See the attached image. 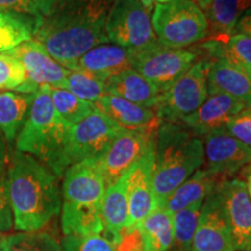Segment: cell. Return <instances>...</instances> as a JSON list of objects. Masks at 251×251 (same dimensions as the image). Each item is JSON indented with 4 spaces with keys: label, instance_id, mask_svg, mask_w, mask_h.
I'll list each match as a JSON object with an SVG mask.
<instances>
[{
    "label": "cell",
    "instance_id": "47",
    "mask_svg": "<svg viewBox=\"0 0 251 251\" xmlns=\"http://www.w3.org/2000/svg\"><path fill=\"white\" fill-rule=\"evenodd\" d=\"M248 251H251V243H250V247H249V250H248Z\"/></svg>",
    "mask_w": 251,
    "mask_h": 251
},
{
    "label": "cell",
    "instance_id": "26",
    "mask_svg": "<svg viewBox=\"0 0 251 251\" xmlns=\"http://www.w3.org/2000/svg\"><path fill=\"white\" fill-rule=\"evenodd\" d=\"M41 18L0 9V52L11 51L21 43L33 40Z\"/></svg>",
    "mask_w": 251,
    "mask_h": 251
},
{
    "label": "cell",
    "instance_id": "16",
    "mask_svg": "<svg viewBox=\"0 0 251 251\" xmlns=\"http://www.w3.org/2000/svg\"><path fill=\"white\" fill-rule=\"evenodd\" d=\"M218 186L202 203L191 251H235Z\"/></svg>",
    "mask_w": 251,
    "mask_h": 251
},
{
    "label": "cell",
    "instance_id": "5",
    "mask_svg": "<svg viewBox=\"0 0 251 251\" xmlns=\"http://www.w3.org/2000/svg\"><path fill=\"white\" fill-rule=\"evenodd\" d=\"M151 23L156 39L170 48L184 49L208 35L206 15L193 0L157 4Z\"/></svg>",
    "mask_w": 251,
    "mask_h": 251
},
{
    "label": "cell",
    "instance_id": "45",
    "mask_svg": "<svg viewBox=\"0 0 251 251\" xmlns=\"http://www.w3.org/2000/svg\"><path fill=\"white\" fill-rule=\"evenodd\" d=\"M5 238L6 236L4 235V233H0V251H2V246H4Z\"/></svg>",
    "mask_w": 251,
    "mask_h": 251
},
{
    "label": "cell",
    "instance_id": "3",
    "mask_svg": "<svg viewBox=\"0 0 251 251\" xmlns=\"http://www.w3.org/2000/svg\"><path fill=\"white\" fill-rule=\"evenodd\" d=\"M203 142L179 122H162L156 133L152 186L157 206L203 164Z\"/></svg>",
    "mask_w": 251,
    "mask_h": 251
},
{
    "label": "cell",
    "instance_id": "12",
    "mask_svg": "<svg viewBox=\"0 0 251 251\" xmlns=\"http://www.w3.org/2000/svg\"><path fill=\"white\" fill-rule=\"evenodd\" d=\"M8 52L23 63L26 71L27 81L20 93L34 94L42 86L63 89L69 70L56 62L37 41H27Z\"/></svg>",
    "mask_w": 251,
    "mask_h": 251
},
{
    "label": "cell",
    "instance_id": "32",
    "mask_svg": "<svg viewBox=\"0 0 251 251\" xmlns=\"http://www.w3.org/2000/svg\"><path fill=\"white\" fill-rule=\"evenodd\" d=\"M2 251H62V246L48 233L19 231L6 236Z\"/></svg>",
    "mask_w": 251,
    "mask_h": 251
},
{
    "label": "cell",
    "instance_id": "1",
    "mask_svg": "<svg viewBox=\"0 0 251 251\" xmlns=\"http://www.w3.org/2000/svg\"><path fill=\"white\" fill-rule=\"evenodd\" d=\"M114 0H57L34 36L59 64L74 70L81 56L107 43L106 20Z\"/></svg>",
    "mask_w": 251,
    "mask_h": 251
},
{
    "label": "cell",
    "instance_id": "14",
    "mask_svg": "<svg viewBox=\"0 0 251 251\" xmlns=\"http://www.w3.org/2000/svg\"><path fill=\"white\" fill-rule=\"evenodd\" d=\"M219 192L235 251H248L251 243V200L241 178L219 184Z\"/></svg>",
    "mask_w": 251,
    "mask_h": 251
},
{
    "label": "cell",
    "instance_id": "24",
    "mask_svg": "<svg viewBox=\"0 0 251 251\" xmlns=\"http://www.w3.org/2000/svg\"><path fill=\"white\" fill-rule=\"evenodd\" d=\"M142 235L143 251H171L174 247L172 215L163 206H157L137 226Z\"/></svg>",
    "mask_w": 251,
    "mask_h": 251
},
{
    "label": "cell",
    "instance_id": "7",
    "mask_svg": "<svg viewBox=\"0 0 251 251\" xmlns=\"http://www.w3.org/2000/svg\"><path fill=\"white\" fill-rule=\"evenodd\" d=\"M209 67L211 58L199 59L161 93L155 112L162 122H179L202 105L208 96L207 78Z\"/></svg>",
    "mask_w": 251,
    "mask_h": 251
},
{
    "label": "cell",
    "instance_id": "31",
    "mask_svg": "<svg viewBox=\"0 0 251 251\" xmlns=\"http://www.w3.org/2000/svg\"><path fill=\"white\" fill-rule=\"evenodd\" d=\"M106 79L83 70H69L63 89L70 91L78 98L96 102L106 94Z\"/></svg>",
    "mask_w": 251,
    "mask_h": 251
},
{
    "label": "cell",
    "instance_id": "40",
    "mask_svg": "<svg viewBox=\"0 0 251 251\" xmlns=\"http://www.w3.org/2000/svg\"><path fill=\"white\" fill-rule=\"evenodd\" d=\"M40 17H47L55 7L57 0H33Z\"/></svg>",
    "mask_w": 251,
    "mask_h": 251
},
{
    "label": "cell",
    "instance_id": "23",
    "mask_svg": "<svg viewBox=\"0 0 251 251\" xmlns=\"http://www.w3.org/2000/svg\"><path fill=\"white\" fill-rule=\"evenodd\" d=\"M224 180L226 179L218 177L207 169H199L176 188L162 206L172 215L193 203L203 202Z\"/></svg>",
    "mask_w": 251,
    "mask_h": 251
},
{
    "label": "cell",
    "instance_id": "22",
    "mask_svg": "<svg viewBox=\"0 0 251 251\" xmlns=\"http://www.w3.org/2000/svg\"><path fill=\"white\" fill-rule=\"evenodd\" d=\"M106 93L151 109L156 107L161 96L158 90L133 68L109 78L106 81Z\"/></svg>",
    "mask_w": 251,
    "mask_h": 251
},
{
    "label": "cell",
    "instance_id": "42",
    "mask_svg": "<svg viewBox=\"0 0 251 251\" xmlns=\"http://www.w3.org/2000/svg\"><path fill=\"white\" fill-rule=\"evenodd\" d=\"M194 2L198 5V7L200 9H202V11H206L207 8L209 7V5L212 4L213 0H193Z\"/></svg>",
    "mask_w": 251,
    "mask_h": 251
},
{
    "label": "cell",
    "instance_id": "21",
    "mask_svg": "<svg viewBox=\"0 0 251 251\" xmlns=\"http://www.w3.org/2000/svg\"><path fill=\"white\" fill-rule=\"evenodd\" d=\"M130 67V49L102 43L78 59L74 70H83L108 80Z\"/></svg>",
    "mask_w": 251,
    "mask_h": 251
},
{
    "label": "cell",
    "instance_id": "34",
    "mask_svg": "<svg viewBox=\"0 0 251 251\" xmlns=\"http://www.w3.org/2000/svg\"><path fill=\"white\" fill-rule=\"evenodd\" d=\"M62 251H115V248L103 235H70L63 240Z\"/></svg>",
    "mask_w": 251,
    "mask_h": 251
},
{
    "label": "cell",
    "instance_id": "33",
    "mask_svg": "<svg viewBox=\"0 0 251 251\" xmlns=\"http://www.w3.org/2000/svg\"><path fill=\"white\" fill-rule=\"evenodd\" d=\"M26 81L23 63L8 51L0 54V91L14 90L20 93Z\"/></svg>",
    "mask_w": 251,
    "mask_h": 251
},
{
    "label": "cell",
    "instance_id": "8",
    "mask_svg": "<svg viewBox=\"0 0 251 251\" xmlns=\"http://www.w3.org/2000/svg\"><path fill=\"white\" fill-rule=\"evenodd\" d=\"M151 8L141 0H114L106 20L108 41L124 48H140L156 40Z\"/></svg>",
    "mask_w": 251,
    "mask_h": 251
},
{
    "label": "cell",
    "instance_id": "48",
    "mask_svg": "<svg viewBox=\"0 0 251 251\" xmlns=\"http://www.w3.org/2000/svg\"><path fill=\"white\" fill-rule=\"evenodd\" d=\"M249 75H250V79H251V70L249 71Z\"/></svg>",
    "mask_w": 251,
    "mask_h": 251
},
{
    "label": "cell",
    "instance_id": "30",
    "mask_svg": "<svg viewBox=\"0 0 251 251\" xmlns=\"http://www.w3.org/2000/svg\"><path fill=\"white\" fill-rule=\"evenodd\" d=\"M203 202L193 203L172 214L174 225V247L171 251H191L193 237L199 224Z\"/></svg>",
    "mask_w": 251,
    "mask_h": 251
},
{
    "label": "cell",
    "instance_id": "38",
    "mask_svg": "<svg viewBox=\"0 0 251 251\" xmlns=\"http://www.w3.org/2000/svg\"><path fill=\"white\" fill-rule=\"evenodd\" d=\"M0 9L40 17L33 0H0Z\"/></svg>",
    "mask_w": 251,
    "mask_h": 251
},
{
    "label": "cell",
    "instance_id": "46",
    "mask_svg": "<svg viewBox=\"0 0 251 251\" xmlns=\"http://www.w3.org/2000/svg\"><path fill=\"white\" fill-rule=\"evenodd\" d=\"M156 1H158V4H164V2H169L171 0H156Z\"/></svg>",
    "mask_w": 251,
    "mask_h": 251
},
{
    "label": "cell",
    "instance_id": "15",
    "mask_svg": "<svg viewBox=\"0 0 251 251\" xmlns=\"http://www.w3.org/2000/svg\"><path fill=\"white\" fill-rule=\"evenodd\" d=\"M156 140V139H155ZM155 169V142L142 158L131 166L127 176V196L129 206L127 229L137 227L157 207L152 177Z\"/></svg>",
    "mask_w": 251,
    "mask_h": 251
},
{
    "label": "cell",
    "instance_id": "39",
    "mask_svg": "<svg viewBox=\"0 0 251 251\" xmlns=\"http://www.w3.org/2000/svg\"><path fill=\"white\" fill-rule=\"evenodd\" d=\"M233 34H244L251 37V7L238 20Z\"/></svg>",
    "mask_w": 251,
    "mask_h": 251
},
{
    "label": "cell",
    "instance_id": "10",
    "mask_svg": "<svg viewBox=\"0 0 251 251\" xmlns=\"http://www.w3.org/2000/svg\"><path fill=\"white\" fill-rule=\"evenodd\" d=\"M63 206L76 209L101 211L106 191L100 158H89L72 164L64 172Z\"/></svg>",
    "mask_w": 251,
    "mask_h": 251
},
{
    "label": "cell",
    "instance_id": "25",
    "mask_svg": "<svg viewBox=\"0 0 251 251\" xmlns=\"http://www.w3.org/2000/svg\"><path fill=\"white\" fill-rule=\"evenodd\" d=\"M34 94L0 93V131L7 142H13L27 120Z\"/></svg>",
    "mask_w": 251,
    "mask_h": 251
},
{
    "label": "cell",
    "instance_id": "2",
    "mask_svg": "<svg viewBox=\"0 0 251 251\" xmlns=\"http://www.w3.org/2000/svg\"><path fill=\"white\" fill-rule=\"evenodd\" d=\"M7 179L17 231H39L61 211L57 176L35 157L17 150L8 161Z\"/></svg>",
    "mask_w": 251,
    "mask_h": 251
},
{
    "label": "cell",
    "instance_id": "37",
    "mask_svg": "<svg viewBox=\"0 0 251 251\" xmlns=\"http://www.w3.org/2000/svg\"><path fill=\"white\" fill-rule=\"evenodd\" d=\"M114 248L115 251H143L142 235L139 227L125 229Z\"/></svg>",
    "mask_w": 251,
    "mask_h": 251
},
{
    "label": "cell",
    "instance_id": "19",
    "mask_svg": "<svg viewBox=\"0 0 251 251\" xmlns=\"http://www.w3.org/2000/svg\"><path fill=\"white\" fill-rule=\"evenodd\" d=\"M208 94H227L251 107V79L249 72L226 57L211 59L207 78Z\"/></svg>",
    "mask_w": 251,
    "mask_h": 251
},
{
    "label": "cell",
    "instance_id": "17",
    "mask_svg": "<svg viewBox=\"0 0 251 251\" xmlns=\"http://www.w3.org/2000/svg\"><path fill=\"white\" fill-rule=\"evenodd\" d=\"M247 106L227 94H212L201 106L181 122L198 136L227 128L229 121Z\"/></svg>",
    "mask_w": 251,
    "mask_h": 251
},
{
    "label": "cell",
    "instance_id": "20",
    "mask_svg": "<svg viewBox=\"0 0 251 251\" xmlns=\"http://www.w3.org/2000/svg\"><path fill=\"white\" fill-rule=\"evenodd\" d=\"M129 206L127 196V176L106 188L101 202L103 236L117 244L122 231L127 229Z\"/></svg>",
    "mask_w": 251,
    "mask_h": 251
},
{
    "label": "cell",
    "instance_id": "9",
    "mask_svg": "<svg viewBox=\"0 0 251 251\" xmlns=\"http://www.w3.org/2000/svg\"><path fill=\"white\" fill-rule=\"evenodd\" d=\"M122 129L98 109L71 126L64 156L67 168L84 159L100 158Z\"/></svg>",
    "mask_w": 251,
    "mask_h": 251
},
{
    "label": "cell",
    "instance_id": "11",
    "mask_svg": "<svg viewBox=\"0 0 251 251\" xmlns=\"http://www.w3.org/2000/svg\"><path fill=\"white\" fill-rule=\"evenodd\" d=\"M156 133L122 129L100 157L106 187L124 177L155 142Z\"/></svg>",
    "mask_w": 251,
    "mask_h": 251
},
{
    "label": "cell",
    "instance_id": "41",
    "mask_svg": "<svg viewBox=\"0 0 251 251\" xmlns=\"http://www.w3.org/2000/svg\"><path fill=\"white\" fill-rule=\"evenodd\" d=\"M244 181L247 187V192L249 194V198L251 200V163L244 166L242 169V178H241Z\"/></svg>",
    "mask_w": 251,
    "mask_h": 251
},
{
    "label": "cell",
    "instance_id": "28",
    "mask_svg": "<svg viewBox=\"0 0 251 251\" xmlns=\"http://www.w3.org/2000/svg\"><path fill=\"white\" fill-rule=\"evenodd\" d=\"M211 59L226 57L249 72L251 70V37L244 34H231L224 37H212L203 45Z\"/></svg>",
    "mask_w": 251,
    "mask_h": 251
},
{
    "label": "cell",
    "instance_id": "29",
    "mask_svg": "<svg viewBox=\"0 0 251 251\" xmlns=\"http://www.w3.org/2000/svg\"><path fill=\"white\" fill-rule=\"evenodd\" d=\"M50 96L56 113L69 126L78 124L97 109L93 102L78 98L61 87H50Z\"/></svg>",
    "mask_w": 251,
    "mask_h": 251
},
{
    "label": "cell",
    "instance_id": "27",
    "mask_svg": "<svg viewBox=\"0 0 251 251\" xmlns=\"http://www.w3.org/2000/svg\"><path fill=\"white\" fill-rule=\"evenodd\" d=\"M251 7V0H213L206 9L208 33L212 37L229 36L243 14Z\"/></svg>",
    "mask_w": 251,
    "mask_h": 251
},
{
    "label": "cell",
    "instance_id": "35",
    "mask_svg": "<svg viewBox=\"0 0 251 251\" xmlns=\"http://www.w3.org/2000/svg\"><path fill=\"white\" fill-rule=\"evenodd\" d=\"M6 164H8V159H0V233H7L13 226Z\"/></svg>",
    "mask_w": 251,
    "mask_h": 251
},
{
    "label": "cell",
    "instance_id": "44",
    "mask_svg": "<svg viewBox=\"0 0 251 251\" xmlns=\"http://www.w3.org/2000/svg\"><path fill=\"white\" fill-rule=\"evenodd\" d=\"M141 1H142L143 4L146 5L148 8H152V6H153V0H141Z\"/></svg>",
    "mask_w": 251,
    "mask_h": 251
},
{
    "label": "cell",
    "instance_id": "43",
    "mask_svg": "<svg viewBox=\"0 0 251 251\" xmlns=\"http://www.w3.org/2000/svg\"><path fill=\"white\" fill-rule=\"evenodd\" d=\"M0 159H7V155H6L5 146L2 143L1 137H0Z\"/></svg>",
    "mask_w": 251,
    "mask_h": 251
},
{
    "label": "cell",
    "instance_id": "13",
    "mask_svg": "<svg viewBox=\"0 0 251 251\" xmlns=\"http://www.w3.org/2000/svg\"><path fill=\"white\" fill-rule=\"evenodd\" d=\"M203 157L207 170L228 179L251 163V149L227 130L219 129L203 136Z\"/></svg>",
    "mask_w": 251,
    "mask_h": 251
},
{
    "label": "cell",
    "instance_id": "6",
    "mask_svg": "<svg viewBox=\"0 0 251 251\" xmlns=\"http://www.w3.org/2000/svg\"><path fill=\"white\" fill-rule=\"evenodd\" d=\"M196 50L170 48L153 40L140 48L130 49V67L163 93L198 61Z\"/></svg>",
    "mask_w": 251,
    "mask_h": 251
},
{
    "label": "cell",
    "instance_id": "36",
    "mask_svg": "<svg viewBox=\"0 0 251 251\" xmlns=\"http://www.w3.org/2000/svg\"><path fill=\"white\" fill-rule=\"evenodd\" d=\"M227 130L251 149V107H246L229 121Z\"/></svg>",
    "mask_w": 251,
    "mask_h": 251
},
{
    "label": "cell",
    "instance_id": "4",
    "mask_svg": "<svg viewBox=\"0 0 251 251\" xmlns=\"http://www.w3.org/2000/svg\"><path fill=\"white\" fill-rule=\"evenodd\" d=\"M70 127L56 113L50 87H40L17 137V150L35 157L59 177L68 169L64 156Z\"/></svg>",
    "mask_w": 251,
    "mask_h": 251
},
{
    "label": "cell",
    "instance_id": "18",
    "mask_svg": "<svg viewBox=\"0 0 251 251\" xmlns=\"http://www.w3.org/2000/svg\"><path fill=\"white\" fill-rule=\"evenodd\" d=\"M94 106L125 129L157 133L162 124V120L157 117L153 109L142 107L113 94H103L94 102Z\"/></svg>",
    "mask_w": 251,
    "mask_h": 251
}]
</instances>
